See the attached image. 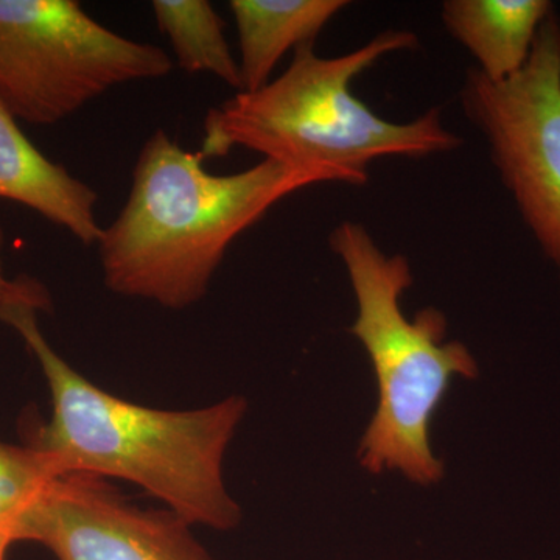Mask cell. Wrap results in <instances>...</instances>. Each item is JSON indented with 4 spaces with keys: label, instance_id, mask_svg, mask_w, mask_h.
<instances>
[{
    "label": "cell",
    "instance_id": "cell-1",
    "mask_svg": "<svg viewBox=\"0 0 560 560\" xmlns=\"http://www.w3.org/2000/svg\"><path fill=\"white\" fill-rule=\"evenodd\" d=\"M49 294L16 279L0 302V320L20 334L49 385L51 418L28 433L60 474L119 478L145 490L189 525L230 530L241 506L224 485L223 463L248 404L231 396L200 410L165 411L106 393L69 366L39 329Z\"/></svg>",
    "mask_w": 560,
    "mask_h": 560
},
{
    "label": "cell",
    "instance_id": "cell-2",
    "mask_svg": "<svg viewBox=\"0 0 560 560\" xmlns=\"http://www.w3.org/2000/svg\"><path fill=\"white\" fill-rule=\"evenodd\" d=\"M202 162L164 130L143 143L128 200L97 243L113 293L173 311L197 304L243 232L283 198L320 184L271 160L224 176Z\"/></svg>",
    "mask_w": 560,
    "mask_h": 560
},
{
    "label": "cell",
    "instance_id": "cell-3",
    "mask_svg": "<svg viewBox=\"0 0 560 560\" xmlns=\"http://www.w3.org/2000/svg\"><path fill=\"white\" fill-rule=\"evenodd\" d=\"M315 43L294 50L289 69L259 91L238 92L209 108L202 160L224 158L234 149L261 154L323 183L361 186L371 162L447 153L463 140L444 127L441 110L396 124L355 97L352 81L383 57L415 49L408 31H386L341 57H319Z\"/></svg>",
    "mask_w": 560,
    "mask_h": 560
},
{
    "label": "cell",
    "instance_id": "cell-4",
    "mask_svg": "<svg viewBox=\"0 0 560 560\" xmlns=\"http://www.w3.org/2000/svg\"><path fill=\"white\" fill-rule=\"evenodd\" d=\"M329 243L345 264L357 300L350 334L370 355L378 407L361 440V466L371 474L397 470L416 485L440 482L444 464L430 447V422L453 377L477 378L478 364L459 341L445 342L447 319L423 308L415 319L400 300L412 285L410 264L388 256L363 224L342 221Z\"/></svg>",
    "mask_w": 560,
    "mask_h": 560
},
{
    "label": "cell",
    "instance_id": "cell-5",
    "mask_svg": "<svg viewBox=\"0 0 560 560\" xmlns=\"http://www.w3.org/2000/svg\"><path fill=\"white\" fill-rule=\"evenodd\" d=\"M172 69L167 51L117 35L75 0H0V103L18 121L58 124Z\"/></svg>",
    "mask_w": 560,
    "mask_h": 560
},
{
    "label": "cell",
    "instance_id": "cell-6",
    "mask_svg": "<svg viewBox=\"0 0 560 560\" xmlns=\"http://www.w3.org/2000/svg\"><path fill=\"white\" fill-rule=\"evenodd\" d=\"M459 102L523 223L560 275V20L541 24L529 60L511 79L467 70Z\"/></svg>",
    "mask_w": 560,
    "mask_h": 560
},
{
    "label": "cell",
    "instance_id": "cell-7",
    "mask_svg": "<svg viewBox=\"0 0 560 560\" xmlns=\"http://www.w3.org/2000/svg\"><path fill=\"white\" fill-rule=\"evenodd\" d=\"M171 510H145L97 475L62 474L22 522L20 541L58 560H213Z\"/></svg>",
    "mask_w": 560,
    "mask_h": 560
},
{
    "label": "cell",
    "instance_id": "cell-8",
    "mask_svg": "<svg viewBox=\"0 0 560 560\" xmlns=\"http://www.w3.org/2000/svg\"><path fill=\"white\" fill-rule=\"evenodd\" d=\"M0 198L35 210L65 228L83 245H97L98 194L70 175L65 165L44 156L0 103Z\"/></svg>",
    "mask_w": 560,
    "mask_h": 560
},
{
    "label": "cell",
    "instance_id": "cell-9",
    "mask_svg": "<svg viewBox=\"0 0 560 560\" xmlns=\"http://www.w3.org/2000/svg\"><path fill=\"white\" fill-rule=\"evenodd\" d=\"M552 11L547 0H447L441 18L477 61L475 69L499 83L521 72Z\"/></svg>",
    "mask_w": 560,
    "mask_h": 560
},
{
    "label": "cell",
    "instance_id": "cell-10",
    "mask_svg": "<svg viewBox=\"0 0 560 560\" xmlns=\"http://www.w3.org/2000/svg\"><path fill=\"white\" fill-rule=\"evenodd\" d=\"M348 5L346 0H232L241 43L242 92L259 91L270 83L283 55L315 43Z\"/></svg>",
    "mask_w": 560,
    "mask_h": 560
},
{
    "label": "cell",
    "instance_id": "cell-11",
    "mask_svg": "<svg viewBox=\"0 0 560 560\" xmlns=\"http://www.w3.org/2000/svg\"><path fill=\"white\" fill-rule=\"evenodd\" d=\"M154 20L167 36L179 68L209 73L242 92L238 61L226 39V24L206 0H154Z\"/></svg>",
    "mask_w": 560,
    "mask_h": 560
},
{
    "label": "cell",
    "instance_id": "cell-12",
    "mask_svg": "<svg viewBox=\"0 0 560 560\" xmlns=\"http://www.w3.org/2000/svg\"><path fill=\"white\" fill-rule=\"evenodd\" d=\"M60 475L46 453L0 442V526L13 530L18 541L22 522Z\"/></svg>",
    "mask_w": 560,
    "mask_h": 560
},
{
    "label": "cell",
    "instance_id": "cell-13",
    "mask_svg": "<svg viewBox=\"0 0 560 560\" xmlns=\"http://www.w3.org/2000/svg\"><path fill=\"white\" fill-rule=\"evenodd\" d=\"M3 242H5V234H3L2 226H0V302L5 300L7 296L13 291L14 285H16V279L9 280L3 275V260H2V249Z\"/></svg>",
    "mask_w": 560,
    "mask_h": 560
},
{
    "label": "cell",
    "instance_id": "cell-14",
    "mask_svg": "<svg viewBox=\"0 0 560 560\" xmlns=\"http://www.w3.org/2000/svg\"><path fill=\"white\" fill-rule=\"evenodd\" d=\"M18 544L16 534L5 526H0V560H5L11 545Z\"/></svg>",
    "mask_w": 560,
    "mask_h": 560
}]
</instances>
